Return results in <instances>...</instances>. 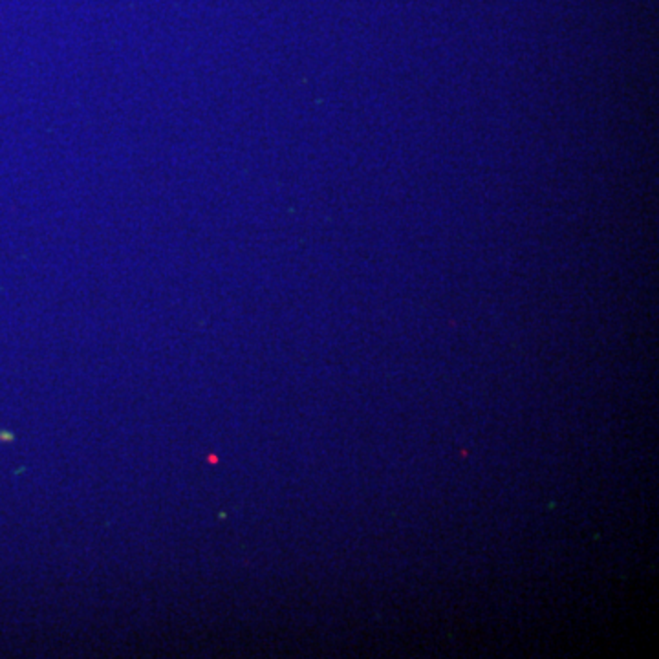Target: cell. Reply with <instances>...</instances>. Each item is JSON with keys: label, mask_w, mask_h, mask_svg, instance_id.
Here are the masks:
<instances>
[]
</instances>
